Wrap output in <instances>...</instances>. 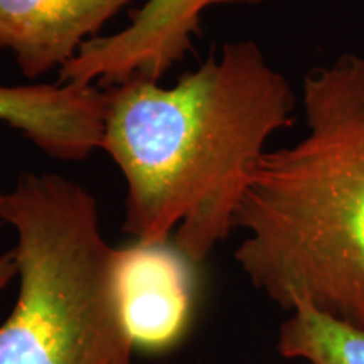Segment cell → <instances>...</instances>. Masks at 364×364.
Here are the masks:
<instances>
[{
  "instance_id": "1",
  "label": "cell",
  "mask_w": 364,
  "mask_h": 364,
  "mask_svg": "<svg viewBox=\"0 0 364 364\" xmlns=\"http://www.w3.org/2000/svg\"><path fill=\"white\" fill-rule=\"evenodd\" d=\"M295 95L253 41L211 54L174 86L134 76L107 90L102 150L127 182L124 231L171 240L196 265L235 230L273 134L294 124Z\"/></svg>"
},
{
  "instance_id": "2",
  "label": "cell",
  "mask_w": 364,
  "mask_h": 364,
  "mask_svg": "<svg viewBox=\"0 0 364 364\" xmlns=\"http://www.w3.org/2000/svg\"><path fill=\"white\" fill-rule=\"evenodd\" d=\"M307 134L265 152L235 215V260L284 311L364 331V58L304 78Z\"/></svg>"
},
{
  "instance_id": "3",
  "label": "cell",
  "mask_w": 364,
  "mask_h": 364,
  "mask_svg": "<svg viewBox=\"0 0 364 364\" xmlns=\"http://www.w3.org/2000/svg\"><path fill=\"white\" fill-rule=\"evenodd\" d=\"M17 235L19 294L0 326V364H134L117 297L115 252L78 182L21 172L4 194Z\"/></svg>"
},
{
  "instance_id": "4",
  "label": "cell",
  "mask_w": 364,
  "mask_h": 364,
  "mask_svg": "<svg viewBox=\"0 0 364 364\" xmlns=\"http://www.w3.org/2000/svg\"><path fill=\"white\" fill-rule=\"evenodd\" d=\"M263 0H145L132 22L112 36H98L59 70V83L112 86L134 76L159 81L193 49L203 12L220 4L257 6Z\"/></svg>"
},
{
  "instance_id": "5",
  "label": "cell",
  "mask_w": 364,
  "mask_h": 364,
  "mask_svg": "<svg viewBox=\"0 0 364 364\" xmlns=\"http://www.w3.org/2000/svg\"><path fill=\"white\" fill-rule=\"evenodd\" d=\"M198 267L174 240L117 248L118 306L135 349L164 353L184 339L198 300Z\"/></svg>"
},
{
  "instance_id": "6",
  "label": "cell",
  "mask_w": 364,
  "mask_h": 364,
  "mask_svg": "<svg viewBox=\"0 0 364 364\" xmlns=\"http://www.w3.org/2000/svg\"><path fill=\"white\" fill-rule=\"evenodd\" d=\"M130 0H0V49L26 78L61 70Z\"/></svg>"
},
{
  "instance_id": "7",
  "label": "cell",
  "mask_w": 364,
  "mask_h": 364,
  "mask_svg": "<svg viewBox=\"0 0 364 364\" xmlns=\"http://www.w3.org/2000/svg\"><path fill=\"white\" fill-rule=\"evenodd\" d=\"M105 110L97 85L0 86V122L58 161H85L102 147Z\"/></svg>"
},
{
  "instance_id": "8",
  "label": "cell",
  "mask_w": 364,
  "mask_h": 364,
  "mask_svg": "<svg viewBox=\"0 0 364 364\" xmlns=\"http://www.w3.org/2000/svg\"><path fill=\"white\" fill-rule=\"evenodd\" d=\"M277 349L304 364H364V331L299 306L280 326Z\"/></svg>"
},
{
  "instance_id": "9",
  "label": "cell",
  "mask_w": 364,
  "mask_h": 364,
  "mask_svg": "<svg viewBox=\"0 0 364 364\" xmlns=\"http://www.w3.org/2000/svg\"><path fill=\"white\" fill-rule=\"evenodd\" d=\"M17 277V263L16 255L12 252H7L0 255V292Z\"/></svg>"
},
{
  "instance_id": "10",
  "label": "cell",
  "mask_w": 364,
  "mask_h": 364,
  "mask_svg": "<svg viewBox=\"0 0 364 364\" xmlns=\"http://www.w3.org/2000/svg\"><path fill=\"white\" fill-rule=\"evenodd\" d=\"M2 206H4V194L0 193V225L4 223V220H2Z\"/></svg>"
}]
</instances>
